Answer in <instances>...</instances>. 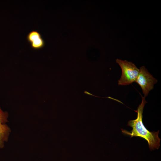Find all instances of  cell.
<instances>
[{
    "mask_svg": "<svg viewBox=\"0 0 161 161\" xmlns=\"http://www.w3.org/2000/svg\"><path fill=\"white\" fill-rule=\"evenodd\" d=\"M142 98L141 104L138 106L137 110H134L137 113V118L129 120L127 126L131 127L132 130L130 131L123 129L121 130L123 134L131 136V138L133 137H138L146 140L151 150L158 149L160 145V139L158 137L159 131L151 132L144 126L142 120L143 113V108L147 102L145 97L142 96Z\"/></svg>",
    "mask_w": 161,
    "mask_h": 161,
    "instance_id": "obj_1",
    "label": "cell"
},
{
    "mask_svg": "<svg viewBox=\"0 0 161 161\" xmlns=\"http://www.w3.org/2000/svg\"><path fill=\"white\" fill-rule=\"evenodd\" d=\"M116 62L120 66L122 71L120 79L118 81L119 85H128L135 82L138 76L140 69L131 62L117 59Z\"/></svg>",
    "mask_w": 161,
    "mask_h": 161,
    "instance_id": "obj_2",
    "label": "cell"
},
{
    "mask_svg": "<svg viewBox=\"0 0 161 161\" xmlns=\"http://www.w3.org/2000/svg\"><path fill=\"white\" fill-rule=\"evenodd\" d=\"M8 113L3 111L0 107V148H4L8 140L11 130L6 123L8 122Z\"/></svg>",
    "mask_w": 161,
    "mask_h": 161,
    "instance_id": "obj_4",
    "label": "cell"
},
{
    "mask_svg": "<svg viewBox=\"0 0 161 161\" xmlns=\"http://www.w3.org/2000/svg\"><path fill=\"white\" fill-rule=\"evenodd\" d=\"M30 44L32 48L36 50L43 48L45 45V41L41 35L35 37Z\"/></svg>",
    "mask_w": 161,
    "mask_h": 161,
    "instance_id": "obj_5",
    "label": "cell"
},
{
    "mask_svg": "<svg viewBox=\"0 0 161 161\" xmlns=\"http://www.w3.org/2000/svg\"><path fill=\"white\" fill-rule=\"evenodd\" d=\"M157 81L144 66H141L135 81L140 86L144 95L147 96L149 91L153 89L154 84Z\"/></svg>",
    "mask_w": 161,
    "mask_h": 161,
    "instance_id": "obj_3",
    "label": "cell"
}]
</instances>
